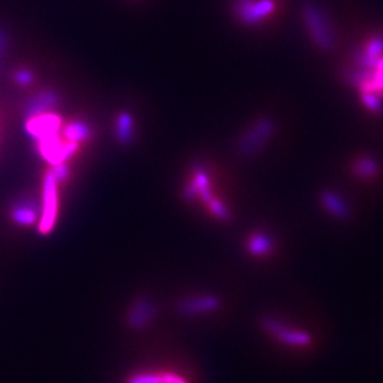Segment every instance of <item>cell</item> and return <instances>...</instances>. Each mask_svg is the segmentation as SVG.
Segmentation results:
<instances>
[{
    "instance_id": "1",
    "label": "cell",
    "mask_w": 383,
    "mask_h": 383,
    "mask_svg": "<svg viewBox=\"0 0 383 383\" xmlns=\"http://www.w3.org/2000/svg\"><path fill=\"white\" fill-rule=\"evenodd\" d=\"M275 132V123L269 117L252 122L238 142V152L244 158H250L262 151Z\"/></svg>"
},
{
    "instance_id": "2",
    "label": "cell",
    "mask_w": 383,
    "mask_h": 383,
    "mask_svg": "<svg viewBox=\"0 0 383 383\" xmlns=\"http://www.w3.org/2000/svg\"><path fill=\"white\" fill-rule=\"evenodd\" d=\"M303 18L313 43L321 50H331L335 45L333 31L318 6L310 3L304 6Z\"/></svg>"
},
{
    "instance_id": "3",
    "label": "cell",
    "mask_w": 383,
    "mask_h": 383,
    "mask_svg": "<svg viewBox=\"0 0 383 383\" xmlns=\"http://www.w3.org/2000/svg\"><path fill=\"white\" fill-rule=\"evenodd\" d=\"M57 184L59 183L55 181L50 171L48 172L44 177L43 184V211L39 221V232L44 235L52 232V229L55 227L59 208Z\"/></svg>"
},
{
    "instance_id": "4",
    "label": "cell",
    "mask_w": 383,
    "mask_h": 383,
    "mask_svg": "<svg viewBox=\"0 0 383 383\" xmlns=\"http://www.w3.org/2000/svg\"><path fill=\"white\" fill-rule=\"evenodd\" d=\"M275 11L274 0H238L234 11L247 26H255L265 21Z\"/></svg>"
},
{
    "instance_id": "5",
    "label": "cell",
    "mask_w": 383,
    "mask_h": 383,
    "mask_svg": "<svg viewBox=\"0 0 383 383\" xmlns=\"http://www.w3.org/2000/svg\"><path fill=\"white\" fill-rule=\"evenodd\" d=\"M36 143H38V151L40 153V156L52 166L69 161L79 150L77 142L67 141L66 143H62L59 136L48 138Z\"/></svg>"
},
{
    "instance_id": "6",
    "label": "cell",
    "mask_w": 383,
    "mask_h": 383,
    "mask_svg": "<svg viewBox=\"0 0 383 383\" xmlns=\"http://www.w3.org/2000/svg\"><path fill=\"white\" fill-rule=\"evenodd\" d=\"M262 326L272 336L287 343L293 348H304L311 343V336L309 333L287 328L284 323L277 321L275 318H267L262 320Z\"/></svg>"
},
{
    "instance_id": "7",
    "label": "cell",
    "mask_w": 383,
    "mask_h": 383,
    "mask_svg": "<svg viewBox=\"0 0 383 383\" xmlns=\"http://www.w3.org/2000/svg\"><path fill=\"white\" fill-rule=\"evenodd\" d=\"M125 383H193L184 373L170 368H148L130 374Z\"/></svg>"
},
{
    "instance_id": "8",
    "label": "cell",
    "mask_w": 383,
    "mask_h": 383,
    "mask_svg": "<svg viewBox=\"0 0 383 383\" xmlns=\"http://www.w3.org/2000/svg\"><path fill=\"white\" fill-rule=\"evenodd\" d=\"M60 130V117L52 113H44L40 116L26 120V131L36 142L57 137Z\"/></svg>"
},
{
    "instance_id": "9",
    "label": "cell",
    "mask_w": 383,
    "mask_h": 383,
    "mask_svg": "<svg viewBox=\"0 0 383 383\" xmlns=\"http://www.w3.org/2000/svg\"><path fill=\"white\" fill-rule=\"evenodd\" d=\"M221 308V301L214 295H194L182 299L178 303L177 310L184 316H202L214 313Z\"/></svg>"
},
{
    "instance_id": "10",
    "label": "cell",
    "mask_w": 383,
    "mask_h": 383,
    "mask_svg": "<svg viewBox=\"0 0 383 383\" xmlns=\"http://www.w3.org/2000/svg\"><path fill=\"white\" fill-rule=\"evenodd\" d=\"M157 309L151 299L142 296L132 304L127 315V323L135 330L146 328L156 316Z\"/></svg>"
},
{
    "instance_id": "11",
    "label": "cell",
    "mask_w": 383,
    "mask_h": 383,
    "mask_svg": "<svg viewBox=\"0 0 383 383\" xmlns=\"http://www.w3.org/2000/svg\"><path fill=\"white\" fill-rule=\"evenodd\" d=\"M183 196L187 201H194L198 197L204 203H209L213 199L212 189H211V181L208 172L202 166L194 168V177L193 181L188 183L184 188Z\"/></svg>"
},
{
    "instance_id": "12",
    "label": "cell",
    "mask_w": 383,
    "mask_h": 383,
    "mask_svg": "<svg viewBox=\"0 0 383 383\" xmlns=\"http://www.w3.org/2000/svg\"><path fill=\"white\" fill-rule=\"evenodd\" d=\"M59 101H60V96L56 91L46 90L36 94L26 102V109H24L26 120L48 113L59 104Z\"/></svg>"
},
{
    "instance_id": "13",
    "label": "cell",
    "mask_w": 383,
    "mask_h": 383,
    "mask_svg": "<svg viewBox=\"0 0 383 383\" xmlns=\"http://www.w3.org/2000/svg\"><path fill=\"white\" fill-rule=\"evenodd\" d=\"M39 216V207L33 201H23L13 208L11 217L13 221L21 226H31L36 222Z\"/></svg>"
},
{
    "instance_id": "14",
    "label": "cell",
    "mask_w": 383,
    "mask_h": 383,
    "mask_svg": "<svg viewBox=\"0 0 383 383\" xmlns=\"http://www.w3.org/2000/svg\"><path fill=\"white\" fill-rule=\"evenodd\" d=\"M135 136V123L130 112L123 111L117 116L116 138L121 145H130Z\"/></svg>"
},
{
    "instance_id": "15",
    "label": "cell",
    "mask_w": 383,
    "mask_h": 383,
    "mask_svg": "<svg viewBox=\"0 0 383 383\" xmlns=\"http://www.w3.org/2000/svg\"><path fill=\"white\" fill-rule=\"evenodd\" d=\"M321 202L323 207L333 214V217L338 219H346L348 217V208L346 203L343 202L340 196L333 192H323L321 193Z\"/></svg>"
},
{
    "instance_id": "16",
    "label": "cell",
    "mask_w": 383,
    "mask_h": 383,
    "mask_svg": "<svg viewBox=\"0 0 383 383\" xmlns=\"http://www.w3.org/2000/svg\"><path fill=\"white\" fill-rule=\"evenodd\" d=\"M274 240L267 233H254L248 240V250L255 257H262L272 252Z\"/></svg>"
},
{
    "instance_id": "17",
    "label": "cell",
    "mask_w": 383,
    "mask_h": 383,
    "mask_svg": "<svg viewBox=\"0 0 383 383\" xmlns=\"http://www.w3.org/2000/svg\"><path fill=\"white\" fill-rule=\"evenodd\" d=\"M67 141L80 142L87 141L92 136V128L90 125L85 121H74L66 126L65 131Z\"/></svg>"
},
{
    "instance_id": "18",
    "label": "cell",
    "mask_w": 383,
    "mask_h": 383,
    "mask_svg": "<svg viewBox=\"0 0 383 383\" xmlns=\"http://www.w3.org/2000/svg\"><path fill=\"white\" fill-rule=\"evenodd\" d=\"M353 172L357 174L360 178L362 179H370L373 178L378 173V165L377 162L370 158V157H365L358 160L355 166H353Z\"/></svg>"
},
{
    "instance_id": "19",
    "label": "cell",
    "mask_w": 383,
    "mask_h": 383,
    "mask_svg": "<svg viewBox=\"0 0 383 383\" xmlns=\"http://www.w3.org/2000/svg\"><path fill=\"white\" fill-rule=\"evenodd\" d=\"M383 55V39L376 38L370 41L366 54H365V61L370 66H377L378 59Z\"/></svg>"
},
{
    "instance_id": "20",
    "label": "cell",
    "mask_w": 383,
    "mask_h": 383,
    "mask_svg": "<svg viewBox=\"0 0 383 383\" xmlns=\"http://www.w3.org/2000/svg\"><path fill=\"white\" fill-rule=\"evenodd\" d=\"M209 209L212 211L213 214L218 218V219H222V221H228L229 219V211L227 207L223 204L222 201L213 198L211 202L208 203Z\"/></svg>"
},
{
    "instance_id": "21",
    "label": "cell",
    "mask_w": 383,
    "mask_h": 383,
    "mask_svg": "<svg viewBox=\"0 0 383 383\" xmlns=\"http://www.w3.org/2000/svg\"><path fill=\"white\" fill-rule=\"evenodd\" d=\"M50 173L55 178V181L57 183H60V182L65 181L66 178L69 177V174H70V168L65 163H60V165L52 166Z\"/></svg>"
},
{
    "instance_id": "22",
    "label": "cell",
    "mask_w": 383,
    "mask_h": 383,
    "mask_svg": "<svg viewBox=\"0 0 383 383\" xmlns=\"http://www.w3.org/2000/svg\"><path fill=\"white\" fill-rule=\"evenodd\" d=\"M14 80L16 84L21 86H29L33 84L34 81V75L30 70H26V69H21L16 72L14 75Z\"/></svg>"
},
{
    "instance_id": "23",
    "label": "cell",
    "mask_w": 383,
    "mask_h": 383,
    "mask_svg": "<svg viewBox=\"0 0 383 383\" xmlns=\"http://www.w3.org/2000/svg\"><path fill=\"white\" fill-rule=\"evenodd\" d=\"M377 77H376V84L379 89H383V60L382 62H378Z\"/></svg>"
},
{
    "instance_id": "24",
    "label": "cell",
    "mask_w": 383,
    "mask_h": 383,
    "mask_svg": "<svg viewBox=\"0 0 383 383\" xmlns=\"http://www.w3.org/2000/svg\"><path fill=\"white\" fill-rule=\"evenodd\" d=\"M6 31L3 30L0 28V56L3 54V51L6 49Z\"/></svg>"
}]
</instances>
